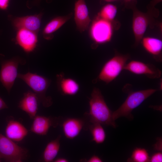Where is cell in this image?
<instances>
[{"label": "cell", "mask_w": 162, "mask_h": 162, "mask_svg": "<svg viewBox=\"0 0 162 162\" xmlns=\"http://www.w3.org/2000/svg\"><path fill=\"white\" fill-rule=\"evenodd\" d=\"M89 111L86 114L91 123H97L116 128L112 112L106 104L100 89L94 88L89 101Z\"/></svg>", "instance_id": "cell-1"}, {"label": "cell", "mask_w": 162, "mask_h": 162, "mask_svg": "<svg viewBox=\"0 0 162 162\" xmlns=\"http://www.w3.org/2000/svg\"><path fill=\"white\" fill-rule=\"evenodd\" d=\"M17 78L24 81L37 95L39 102L45 107L52 105V98L46 96V92L51 83L46 78L36 74L28 72L25 74H18Z\"/></svg>", "instance_id": "cell-2"}, {"label": "cell", "mask_w": 162, "mask_h": 162, "mask_svg": "<svg viewBox=\"0 0 162 162\" xmlns=\"http://www.w3.org/2000/svg\"><path fill=\"white\" fill-rule=\"evenodd\" d=\"M156 91V89L150 88L130 92L124 102L112 112L114 120L122 117L132 118V111Z\"/></svg>", "instance_id": "cell-3"}, {"label": "cell", "mask_w": 162, "mask_h": 162, "mask_svg": "<svg viewBox=\"0 0 162 162\" xmlns=\"http://www.w3.org/2000/svg\"><path fill=\"white\" fill-rule=\"evenodd\" d=\"M129 55L116 52L114 56L104 64L95 81H100L108 84L116 79L124 70Z\"/></svg>", "instance_id": "cell-4"}, {"label": "cell", "mask_w": 162, "mask_h": 162, "mask_svg": "<svg viewBox=\"0 0 162 162\" xmlns=\"http://www.w3.org/2000/svg\"><path fill=\"white\" fill-rule=\"evenodd\" d=\"M25 63V61L18 57L7 60L0 58V82L8 93L17 78L19 65Z\"/></svg>", "instance_id": "cell-5"}, {"label": "cell", "mask_w": 162, "mask_h": 162, "mask_svg": "<svg viewBox=\"0 0 162 162\" xmlns=\"http://www.w3.org/2000/svg\"><path fill=\"white\" fill-rule=\"evenodd\" d=\"M27 151L0 133V157L9 162H21L27 156Z\"/></svg>", "instance_id": "cell-6"}, {"label": "cell", "mask_w": 162, "mask_h": 162, "mask_svg": "<svg viewBox=\"0 0 162 162\" xmlns=\"http://www.w3.org/2000/svg\"><path fill=\"white\" fill-rule=\"evenodd\" d=\"M113 22L104 20L98 16L93 21L90 34L95 44H103L111 40L114 28Z\"/></svg>", "instance_id": "cell-7"}, {"label": "cell", "mask_w": 162, "mask_h": 162, "mask_svg": "<svg viewBox=\"0 0 162 162\" xmlns=\"http://www.w3.org/2000/svg\"><path fill=\"white\" fill-rule=\"evenodd\" d=\"M137 2L131 4L129 8L133 11L132 28L135 38L134 45L137 46L141 42L146 29L151 23L152 18V14L143 13L136 8Z\"/></svg>", "instance_id": "cell-8"}, {"label": "cell", "mask_w": 162, "mask_h": 162, "mask_svg": "<svg viewBox=\"0 0 162 162\" xmlns=\"http://www.w3.org/2000/svg\"><path fill=\"white\" fill-rule=\"evenodd\" d=\"M124 70L136 75H143L150 79L159 78L161 71L152 64L137 60H132L126 63Z\"/></svg>", "instance_id": "cell-9"}, {"label": "cell", "mask_w": 162, "mask_h": 162, "mask_svg": "<svg viewBox=\"0 0 162 162\" xmlns=\"http://www.w3.org/2000/svg\"><path fill=\"white\" fill-rule=\"evenodd\" d=\"M74 10V19L77 28L82 32L88 29L91 21L85 0L76 1Z\"/></svg>", "instance_id": "cell-10"}, {"label": "cell", "mask_w": 162, "mask_h": 162, "mask_svg": "<svg viewBox=\"0 0 162 162\" xmlns=\"http://www.w3.org/2000/svg\"><path fill=\"white\" fill-rule=\"evenodd\" d=\"M42 14L21 17L14 19L12 23L14 27L17 29H26L36 33L38 32L40 26Z\"/></svg>", "instance_id": "cell-11"}, {"label": "cell", "mask_w": 162, "mask_h": 162, "mask_svg": "<svg viewBox=\"0 0 162 162\" xmlns=\"http://www.w3.org/2000/svg\"><path fill=\"white\" fill-rule=\"evenodd\" d=\"M16 40L25 52H30L36 46L38 42L37 34L26 29L21 28L18 30Z\"/></svg>", "instance_id": "cell-12"}, {"label": "cell", "mask_w": 162, "mask_h": 162, "mask_svg": "<svg viewBox=\"0 0 162 162\" xmlns=\"http://www.w3.org/2000/svg\"><path fill=\"white\" fill-rule=\"evenodd\" d=\"M39 102L36 94L34 92L28 91L24 94L18 107L27 113L30 118L33 119L36 115Z\"/></svg>", "instance_id": "cell-13"}, {"label": "cell", "mask_w": 162, "mask_h": 162, "mask_svg": "<svg viewBox=\"0 0 162 162\" xmlns=\"http://www.w3.org/2000/svg\"><path fill=\"white\" fill-rule=\"evenodd\" d=\"M85 125V122L82 119L70 118L65 119L62 123V130L65 137L73 139L80 134Z\"/></svg>", "instance_id": "cell-14"}, {"label": "cell", "mask_w": 162, "mask_h": 162, "mask_svg": "<svg viewBox=\"0 0 162 162\" xmlns=\"http://www.w3.org/2000/svg\"><path fill=\"white\" fill-rule=\"evenodd\" d=\"M58 119L43 116L36 115L30 128L31 131L37 134L45 135L47 134L50 128L56 126L58 124Z\"/></svg>", "instance_id": "cell-15"}, {"label": "cell", "mask_w": 162, "mask_h": 162, "mask_svg": "<svg viewBox=\"0 0 162 162\" xmlns=\"http://www.w3.org/2000/svg\"><path fill=\"white\" fill-rule=\"evenodd\" d=\"M28 133L27 129L20 122L13 120L7 122L5 129L6 136L14 142L22 141Z\"/></svg>", "instance_id": "cell-16"}, {"label": "cell", "mask_w": 162, "mask_h": 162, "mask_svg": "<svg viewBox=\"0 0 162 162\" xmlns=\"http://www.w3.org/2000/svg\"><path fill=\"white\" fill-rule=\"evenodd\" d=\"M56 78L58 88L62 94L74 95L79 91L78 83L73 79L65 77L62 73L57 74Z\"/></svg>", "instance_id": "cell-17"}, {"label": "cell", "mask_w": 162, "mask_h": 162, "mask_svg": "<svg viewBox=\"0 0 162 162\" xmlns=\"http://www.w3.org/2000/svg\"><path fill=\"white\" fill-rule=\"evenodd\" d=\"M141 41L144 49L152 55L156 61H161V40L156 38L147 37H143Z\"/></svg>", "instance_id": "cell-18"}, {"label": "cell", "mask_w": 162, "mask_h": 162, "mask_svg": "<svg viewBox=\"0 0 162 162\" xmlns=\"http://www.w3.org/2000/svg\"><path fill=\"white\" fill-rule=\"evenodd\" d=\"M72 16V13H70L66 16H57L51 20L43 29L44 38L48 40L52 39L53 33L70 19Z\"/></svg>", "instance_id": "cell-19"}, {"label": "cell", "mask_w": 162, "mask_h": 162, "mask_svg": "<svg viewBox=\"0 0 162 162\" xmlns=\"http://www.w3.org/2000/svg\"><path fill=\"white\" fill-rule=\"evenodd\" d=\"M61 136L48 142L43 153V159L46 162H51L55 160L59 151Z\"/></svg>", "instance_id": "cell-20"}, {"label": "cell", "mask_w": 162, "mask_h": 162, "mask_svg": "<svg viewBox=\"0 0 162 162\" xmlns=\"http://www.w3.org/2000/svg\"><path fill=\"white\" fill-rule=\"evenodd\" d=\"M89 128L92 136V140L98 144L103 143L106 138L105 132L101 124L97 123H91Z\"/></svg>", "instance_id": "cell-21"}, {"label": "cell", "mask_w": 162, "mask_h": 162, "mask_svg": "<svg viewBox=\"0 0 162 162\" xmlns=\"http://www.w3.org/2000/svg\"><path fill=\"white\" fill-rule=\"evenodd\" d=\"M117 12L116 6L111 4L104 5L101 9L98 16L106 20L113 22Z\"/></svg>", "instance_id": "cell-22"}, {"label": "cell", "mask_w": 162, "mask_h": 162, "mask_svg": "<svg viewBox=\"0 0 162 162\" xmlns=\"http://www.w3.org/2000/svg\"><path fill=\"white\" fill-rule=\"evenodd\" d=\"M149 159L148 154L146 150L136 148L133 152L130 160L135 162H146L149 161Z\"/></svg>", "instance_id": "cell-23"}, {"label": "cell", "mask_w": 162, "mask_h": 162, "mask_svg": "<svg viewBox=\"0 0 162 162\" xmlns=\"http://www.w3.org/2000/svg\"><path fill=\"white\" fill-rule=\"evenodd\" d=\"M162 1V0H152L147 7L149 12L151 13H154V11L156 12V10L154 8V6Z\"/></svg>", "instance_id": "cell-24"}, {"label": "cell", "mask_w": 162, "mask_h": 162, "mask_svg": "<svg viewBox=\"0 0 162 162\" xmlns=\"http://www.w3.org/2000/svg\"><path fill=\"white\" fill-rule=\"evenodd\" d=\"M149 161L151 162H162V153L158 152L153 154L151 158H150Z\"/></svg>", "instance_id": "cell-25"}, {"label": "cell", "mask_w": 162, "mask_h": 162, "mask_svg": "<svg viewBox=\"0 0 162 162\" xmlns=\"http://www.w3.org/2000/svg\"><path fill=\"white\" fill-rule=\"evenodd\" d=\"M87 162H101L102 160L98 156L94 155L88 159L86 160Z\"/></svg>", "instance_id": "cell-26"}, {"label": "cell", "mask_w": 162, "mask_h": 162, "mask_svg": "<svg viewBox=\"0 0 162 162\" xmlns=\"http://www.w3.org/2000/svg\"><path fill=\"white\" fill-rule=\"evenodd\" d=\"M9 0H0V9L5 10L8 7Z\"/></svg>", "instance_id": "cell-27"}, {"label": "cell", "mask_w": 162, "mask_h": 162, "mask_svg": "<svg viewBox=\"0 0 162 162\" xmlns=\"http://www.w3.org/2000/svg\"><path fill=\"white\" fill-rule=\"evenodd\" d=\"M8 108L4 100L0 97V110Z\"/></svg>", "instance_id": "cell-28"}, {"label": "cell", "mask_w": 162, "mask_h": 162, "mask_svg": "<svg viewBox=\"0 0 162 162\" xmlns=\"http://www.w3.org/2000/svg\"><path fill=\"white\" fill-rule=\"evenodd\" d=\"M123 1L124 3L125 6L128 8L130 5L135 0H123Z\"/></svg>", "instance_id": "cell-29"}, {"label": "cell", "mask_w": 162, "mask_h": 162, "mask_svg": "<svg viewBox=\"0 0 162 162\" xmlns=\"http://www.w3.org/2000/svg\"><path fill=\"white\" fill-rule=\"evenodd\" d=\"M55 162H68V160L66 158H59L55 159L54 160Z\"/></svg>", "instance_id": "cell-30"}, {"label": "cell", "mask_w": 162, "mask_h": 162, "mask_svg": "<svg viewBox=\"0 0 162 162\" xmlns=\"http://www.w3.org/2000/svg\"><path fill=\"white\" fill-rule=\"evenodd\" d=\"M104 0L105 1L107 2H115L118 0Z\"/></svg>", "instance_id": "cell-31"}, {"label": "cell", "mask_w": 162, "mask_h": 162, "mask_svg": "<svg viewBox=\"0 0 162 162\" xmlns=\"http://www.w3.org/2000/svg\"><path fill=\"white\" fill-rule=\"evenodd\" d=\"M1 158H0V162L1 161Z\"/></svg>", "instance_id": "cell-32"}]
</instances>
